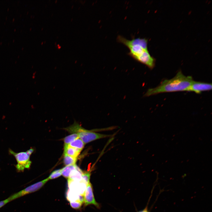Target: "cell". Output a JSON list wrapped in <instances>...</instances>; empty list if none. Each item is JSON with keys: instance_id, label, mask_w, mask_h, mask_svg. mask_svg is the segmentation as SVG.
Instances as JSON below:
<instances>
[{"instance_id": "obj_16", "label": "cell", "mask_w": 212, "mask_h": 212, "mask_svg": "<svg viewBox=\"0 0 212 212\" xmlns=\"http://www.w3.org/2000/svg\"><path fill=\"white\" fill-rule=\"evenodd\" d=\"M61 175V169L57 170L52 173L48 178L49 179H52L57 178Z\"/></svg>"}, {"instance_id": "obj_7", "label": "cell", "mask_w": 212, "mask_h": 212, "mask_svg": "<svg viewBox=\"0 0 212 212\" xmlns=\"http://www.w3.org/2000/svg\"><path fill=\"white\" fill-rule=\"evenodd\" d=\"M83 197L85 206L92 204L97 208L100 207L99 205L96 202L92 186L90 182L87 185Z\"/></svg>"}, {"instance_id": "obj_11", "label": "cell", "mask_w": 212, "mask_h": 212, "mask_svg": "<svg viewBox=\"0 0 212 212\" xmlns=\"http://www.w3.org/2000/svg\"><path fill=\"white\" fill-rule=\"evenodd\" d=\"M68 145L70 146L82 150L85 146V144L78 138Z\"/></svg>"}, {"instance_id": "obj_17", "label": "cell", "mask_w": 212, "mask_h": 212, "mask_svg": "<svg viewBox=\"0 0 212 212\" xmlns=\"http://www.w3.org/2000/svg\"><path fill=\"white\" fill-rule=\"evenodd\" d=\"M71 206L74 209H78L80 208L82 204L80 202L78 201H72L70 202Z\"/></svg>"}, {"instance_id": "obj_5", "label": "cell", "mask_w": 212, "mask_h": 212, "mask_svg": "<svg viewBox=\"0 0 212 212\" xmlns=\"http://www.w3.org/2000/svg\"><path fill=\"white\" fill-rule=\"evenodd\" d=\"M47 178L45 179L30 185L23 189L15 193L8 198L10 201L29 194L34 192L41 188L49 180Z\"/></svg>"}, {"instance_id": "obj_19", "label": "cell", "mask_w": 212, "mask_h": 212, "mask_svg": "<svg viewBox=\"0 0 212 212\" xmlns=\"http://www.w3.org/2000/svg\"><path fill=\"white\" fill-rule=\"evenodd\" d=\"M139 212H148L147 211V209L146 208L145 209H144L143 211H141Z\"/></svg>"}, {"instance_id": "obj_4", "label": "cell", "mask_w": 212, "mask_h": 212, "mask_svg": "<svg viewBox=\"0 0 212 212\" xmlns=\"http://www.w3.org/2000/svg\"><path fill=\"white\" fill-rule=\"evenodd\" d=\"M34 151V149L31 148L25 152L16 153L9 149V153L13 155L16 161L15 166L17 172H23L25 169L30 168L32 163L30 157Z\"/></svg>"}, {"instance_id": "obj_8", "label": "cell", "mask_w": 212, "mask_h": 212, "mask_svg": "<svg viewBox=\"0 0 212 212\" xmlns=\"http://www.w3.org/2000/svg\"><path fill=\"white\" fill-rule=\"evenodd\" d=\"M81 150L70 146L69 145H64V154L70 156L77 158Z\"/></svg>"}, {"instance_id": "obj_1", "label": "cell", "mask_w": 212, "mask_h": 212, "mask_svg": "<svg viewBox=\"0 0 212 212\" xmlns=\"http://www.w3.org/2000/svg\"><path fill=\"white\" fill-rule=\"evenodd\" d=\"M117 39L128 48L129 52L128 54L133 59L150 69L154 67L155 60L149 52L147 39L139 37L129 40L121 35H118Z\"/></svg>"}, {"instance_id": "obj_3", "label": "cell", "mask_w": 212, "mask_h": 212, "mask_svg": "<svg viewBox=\"0 0 212 212\" xmlns=\"http://www.w3.org/2000/svg\"><path fill=\"white\" fill-rule=\"evenodd\" d=\"M67 129L69 132L77 133L79 138L85 144L96 140L109 137L111 136V135L97 133L85 129L76 122Z\"/></svg>"}, {"instance_id": "obj_10", "label": "cell", "mask_w": 212, "mask_h": 212, "mask_svg": "<svg viewBox=\"0 0 212 212\" xmlns=\"http://www.w3.org/2000/svg\"><path fill=\"white\" fill-rule=\"evenodd\" d=\"M82 173L76 169L72 171L68 178L77 182H80L82 180Z\"/></svg>"}, {"instance_id": "obj_9", "label": "cell", "mask_w": 212, "mask_h": 212, "mask_svg": "<svg viewBox=\"0 0 212 212\" xmlns=\"http://www.w3.org/2000/svg\"><path fill=\"white\" fill-rule=\"evenodd\" d=\"M75 164L67 165L61 169L62 175L66 178H68L71 172L76 169Z\"/></svg>"}, {"instance_id": "obj_6", "label": "cell", "mask_w": 212, "mask_h": 212, "mask_svg": "<svg viewBox=\"0 0 212 212\" xmlns=\"http://www.w3.org/2000/svg\"><path fill=\"white\" fill-rule=\"evenodd\" d=\"M212 87L211 83L193 80L187 90V91L192 92L197 94H200L203 91L211 90Z\"/></svg>"}, {"instance_id": "obj_15", "label": "cell", "mask_w": 212, "mask_h": 212, "mask_svg": "<svg viewBox=\"0 0 212 212\" xmlns=\"http://www.w3.org/2000/svg\"><path fill=\"white\" fill-rule=\"evenodd\" d=\"M91 172L90 171L83 172L82 175V180H83L87 185L89 183Z\"/></svg>"}, {"instance_id": "obj_2", "label": "cell", "mask_w": 212, "mask_h": 212, "mask_svg": "<svg viewBox=\"0 0 212 212\" xmlns=\"http://www.w3.org/2000/svg\"><path fill=\"white\" fill-rule=\"evenodd\" d=\"M193 80L191 76H186L181 71L169 80H165L157 87L148 90L144 96L149 97L159 93L187 91Z\"/></svg>"}, {"instance_id": "obj_14", "label": "cell", "mask_w": 212, "mask_h": 212, "mask_svg": "<svg viewBox=\"0 0 212 212\" xmlns=\"http://www.w3.org/2000/svg\"><path fill=\"white\" fill-rule=\"evenodd\" d=\"M79 138L78 134L74 133L66 137L64 139V145H68Z\"/></svg>"}, {"instance_id": "obj_18", "label": "cell", "mask_w": 212, "mask_h": 212, "mask_svg": "<svg viewBox=\"0 0 212 212\" xmlns=\"http://www.w3.org/2000/svg\"><path fill=\"white\" fill-rule=\"evenodd\" d=\"M10 202V201L8 198L5 200L0 201V208Z\"/></svg>"}, {"instance_id": "obj_13", "label": "cell", "mask_w": 212, "mask_h": 212, "mask_svg": "<svg viewBox=\"0 0 212 212\" xmlns=\"http://www.w3.org/2000/svg\"><path fill=\"white\" fill-rule=\"evenodd\" d=\"M79 195L77 193L72 191L68 189L67 193V200L70 202L78 201Z\"/></svg>"}, {"instance_id": "obj_12", "label": "cell", "mask_w": 212, "mask_h": 212, "mask_svg": "<svg viewBox=\"0 0 212 212\" xmlns=\"http://www.w3.org/2000/svg\"><path fill=\"white\" fill-rule=\"evenodd\" d=\"M77 160V158H75L66 154H64V163L66 165L75 164Z\"/></svg>"}]
</instances>
